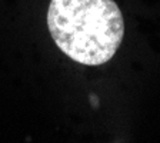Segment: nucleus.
<instances>
[{"label":"nucleus","instance_id":"obj_1","mask_svg":"<svg viewBox=\"0 0 160 143\" xmlns=\"http://www.w3.org/2000/svg\"><path fill=\"white\" fill-rule=\"evenodd\" d=\"M47 26L56 46L87 66L109 62L124 36L123 16L113 0H52Z\"/></svg>","mask_w":160,"mask_h":143}]
</instances>
